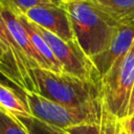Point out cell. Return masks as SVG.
I'll return each mask as SVG.
<instances>
[{"instance_id": "obj_20", "label": "cell", "mask_w": 134, "mask_h": 134, "mask_svg": "<svg viewBox=\"0 0 134 134\" xmlns=\"http://www.w3.org/2000/svg\"><path fill=\"white\" fill-rule=\"evenodd\" d=\"M64 2V4H68V3H76V2H89V1H93V0H62Z\"/></svg>"}, {"instance_id": "obj_1", "label": "cell", "mask_w": 134, "mask_h": 134, "mask_svg": "<svg viewBox=\"0 0 134 134\" xmlns=\"http://www.w3.org/2000/svg\"><path fill=\"white\" fill-rule=\"evenodd\" d=\"M75 40L91 59L105 51L115 38L119 25L93 1L65 4Z\"/></svg>"}, {"instance_id": "obj_8", "label": "cell", "mask_w": 134, "mask_h": 134, "mask_svg": "<svg viewBox=\"0 0 134 134\" xmlns=\"http://www.w3.org/2000/svg\"><path fill=\"white\" fill-rule=\"evenodd\" d=\"M134 44V24L121 25L111 45L103 52L91 58L100 79L111 69L113 64L129 52Z\"/></svg>"}, {"instance_id": "obj_14", "label": "cell", "mask_w": 134, "mask_h": 134, "mask_svg": "<svg viewBox=\"0 0 134 134\" xmlns=\"http://www.w3.org/2000/svg\"><path fill=\"white\" fill-rule=\"evenodd\" d=\"M16 118L24 126V128L29 132V134H69L66 130L42 121L34 117L32 115L17 116Z\"/></svg>"}, {"instance_id": "obj_12", "label": "cell", "mask_w": 134, "mask_h": 134, "mask_svg": "<svg viewBox=\"0 0 134 134\" xmlns=\"http://www.w3.org/2000/svg\"><path fill=\"white\" fill-rule=\"evenodd\" d=\"M0 106L2 110L15 117L31 115L25 98V91L20 90V92H17L15 88L6 85L4 81L0 85Z\"/></svg>"}, {"instance_id": "obj_11", "label": "cell", "mask_w": 134, "mask_h": 134, "mask_svg": "<svg viewBox=\"0 0 134 134\" xmlns=\"http://www.w3.org/2000/svg\"><path fill=\"white\" fill-rule=\"evenodd\" d=\"M17 17L20 19V21L22 22L24 28L26 29L27 35H28V37H29L34 47L36 48L38 53L41 55V58L45 61V63H46V65L48 67V70H51V71L58 72V73H63L64 70H63L62 65L55 59V57L52 53L49 45L47 44L45 39L41 36V34L37 30L35 24L31 21H29L26 18L25 15H19Z\"/></svg>"}, {"instance_id": "obj_16", "label": "cell", "mask_w": 134, "mask_h": 134, "mask_svg": "<svg viewBox=\"0 0 134 134\" xmlns=\"http://www.w3.org/2000/svg\"><path fill=\"white\" fill-rule=\"evenodd\" d=\"M0 6L5 7L15 16L25 15L29 9L36 6L46 5V3L41 0H0Z\"/></svg>"}, {"instance_id": "obj_2", "label": "cell", "mask_w": 134, "mask_h": 134, "mask_svg": "<svg viewBox=\"0 0 134 134\" xmlns=\"http://www.w3.org/2000/svg\"><path fill=\"white\" fill-rule=\"evenodd\" d=\"M32 73L36 82V92L34 93L61 105L82 107L102 98L100 83L42 68L34 69Z\"/></svg>"}, {"instance_id": "obj_4", "label": "cell", "mask_w": 134, "mask_h": 134, "mask_svg": "<svg viewBox=\"0 0 134 134\" xmlns=\"http://www.w3.org/2000/svg\"><path fill=\"white\" fill-rule=\"evenodd\" d=\"M134 86V44L100 79V92L105 106L120 119L128 117L130 97Z\"/></svg>"}, {"instance_id": "obj_13", "label": "cell", "mask_w": 134, "mask_h": 134, "mask_svg": "<svg viewBox=\"0 0 134 134\" xmlns=\"http://www.w3.org/2000/svg\"><path fill=\"white\" fill-rule=\"evenodd\" d=\"M94 2L119 26L134 24V0H94Z\"/></svg>"}, {"instance_id": "obj_6", "label": "cell", "mask_w": 134, "mask_h": 134, "mask_svg": "<svg viewBox=\"0 0 134 134\" xmlns=\"http://www.w3.org/2000/svg\"><path fill=\"white\" fill-rule=\"evenodd\" d=\"M0 68L4 79L27 92H36L32 66L0 21Z\"/></svg>"}, {"instance_id": "obj_15", "label": "cell", "mask_w": 134, "mask_h": 134, "mask_svg": "<svg viewBox=\"0 0 134 134\" xmlns=\"http://www.w3.org/2000/svg\"><path fill=\"white\" fill-rule=\"evenodd\" d=\"M0 134H29L24 126L13 115L0 110Z\"/></svg>"}, {"instance_id": "obj_5", "label": "cell", "mask_w": 134, "mask_h": 134, "mask_svg": "<svg viewBox=\"0 0 134 134\" xmlns=\"http://www.w3.org/2000/svg\"><path fill=\"white\" fill-rule=\"evenodd\" d=\"M34 24L37 30L49 45L55 59L62 65L64 72L83 80L100 83V76L93 62L84 52L76 40L64 41L38 24Z\"/></svg>"}, {"instance_id": "obj_7", "label": "cell", "mask_w": 134, "mask_h": 134, "mask_svg": "<svg viewBox=\"0 0 134 134\" xmlns=\"http://www.w3.org/2000/svg\"><path fill=\"white\" fill-rule=\"evenodd\" d=\"M25 16L29 21L52 32L64 41L75 40L71 21L65 6L40 5L29 9Z\"/></svg>"}, {"instance_id": "obj_9", "label": "cell", "mask_w": 134, "mask_h": 134, "mask_svg": "<svg viewBox=\"0 0 134 134\" xmlns=\"http://www.w3.org/2000/svg\"><path fill=\"white\" fill-rule=\"evenodd\" d=\"M0 21L5 25L12 38L15 40V42L18 44V46L27 57L32 68L34 69L42 68V69L48 70V67L45 61L41 58V55L38 53V51L34 47L27 35V31L24 28L20 19L17 16H15L13 13H10L8 9H6L5 7L0 6Z\"/></svg>"}, {"instance_id": "obj_19", "label": "cell", "mask_w": 134, "mask_h": 134, "mask_svg": "<svg viewBox=\"0 0 134 134\" xmlns=\"http://www.w3.org/2000/svg\"><path fill=\"white\" fill-rule=\"evenodd\" d=\"M44 3L48 4V5H55V6H65L64 2L62 0H41Z\"/></svg>"}, {"instance_id": "obj_21", "label": "cell", "mask_w": 134, "mask_h": 134, "mask_svg": "<svg viewBox=\"0 0 134 134\" xmlns=\"http://www.w3.org/2000/svg\"><path fill=\"white\" fill-rule=\"evenodd\" d=\"M133 115H134V114H133Z\"/></svg>"}, {"instance_id": "obj_10", "label": "cell", "mask_w": 134, "mask_h": 134, "mask_svg": "<svg viewBox=\"0 0 134 134\" xmlns=\"http://www.w3.org/2000/svg\"><path fill=\"white\" fill-rule=\"evenodd\" d=\"M69 134H129L122 119L112 114L105 106L99 119L92 124L74 126L66 129Z\"/></svg>"}, {"instance_id": "obj_3", "label": "cell", "mask_w": 134, "mask_h": 134, "mask_svg": "<svg viewBox=\"0 0 134 134\" xmlns=\"http://www.w3.org/2000/svg\"><path fill=\"white\" fill-rule=\"evenodd\" d=\"M25 98L34 117L61 129L92 124L99 119L103 113V98L87 106L68 107L47 99L38 93L25 91Z\"/></svg>"}, {"instance_id": "obj_17", "label": "cell", "mask_w": 134, "mask_h": 134, "mask_svg": "<svg viewBox=\"0 0 134 134\" xmlns=\"http://www.w3.org/2000/svg\"><path fill=\"white\" fill-rule=\"evenodd\" d=\"M124 126L129 134H134V115L128 116L125 119H122Z\"/></svg>"}, {"instance_id": "obj_18", "label": "cell", "mask_w": 134, "mask_h": 134, "mask_svg": "<svg viewBox=\"0 0 134 134\" xmlns=\"http://www.w3.org/2000/svg\"><path fill=\"white\" fill-rule=\"evenodd\" d=\"M134 114V86L132 89L131 97H130V104H129V111H128V116H132Z\"/></svg>"}]
</instances>
